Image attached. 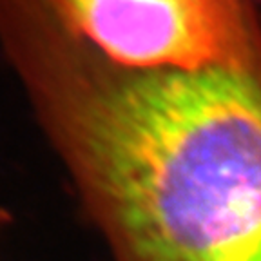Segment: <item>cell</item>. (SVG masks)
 Listing matches in <instances>:
<instances>
[{"label": "cell", "instance_id": "6da1fadb", "mask_svg": "<svg viewBox=\"0 0 261 261\" xmlns=\"http://www.w3.org/2000/svg\"><path fill=\"white\" fill-rule=\"evenodd\" d=\"M0 42L113 261H261V67H125L31 2Z\"/></svg>", "mask_w": 261, "mask_h": 261}, {"label": "cell", "instance_id": "7a4b0ae2", "mask_svg": "<svg viewBox=\"0 0 261 261\" xmlns=\"http://www.w3.org/2000/svg\"><path fill=\"white\" fill-rule=\"evenodd\" d=\"M33 2L64 31L125 67H261V0Z\"/></svg>", "mask_w": 261, "mask_h": 261}, {"label": "cell", "instance_id": "3957f363", "mask_svg": "<svg viewBox=\"0 0 261 261\" xmlns=\"http://www.w3.org/2000/svg\"><path fill=\"white\" fill-rule=\"evenodd\" d=\"M0 223H2V218H0ZM0 232H2V228H0Z\"/></svg>", "mask_w": 261, "mask_h": 261}]
</instances>
